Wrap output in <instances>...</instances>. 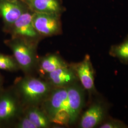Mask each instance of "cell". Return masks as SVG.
I'll list each match as a JSON object with an SVG mask.
<instances>
[{"instance_id":"obj_1","label":"cell","mask_w":128,"mask_h":128,"mask_svg":"<svg viewBox=\"0 0 128 128\" xmlns=\"http://www.w3.org/2000/svg\"><path fill=\"white\" fill-rule=\"evenodd\" d=\"M12 86L24 109L40 106L54 87L44 79L31 75H24L15 79Z\"/></svg>"},{"instance_id":"obj_2","label":"cell","mask_w":128,"mask_h":128,"mask_svg":"<svg viewBox=\"0 0 128 128\" xmlns=\"http://www.w3.org/2000/svg\"><path fill=\"white\" fill-rule=\"evenodd\" d=\"M53 125L69 126V105L66 88H54L40 106Z\"/></svg>"},{"instance_id":"obj_3","label":"cell","mask_w":128,"mask_h":128,"mask_svg":"<svg viewBox=\"0 0 128 128\" xmlns=\"http://www.w3.org/2000/svg\"><path fill=\"white\" fill-rule=\"evenodd\" d=\"M4 42L12 51V56L24 75L33 76L38 69V44L20 38H10Z\"/></svg>"},{"instance_id":"obj_4","label":"cell","mask_w":128,"mask_h":128,"mask_svg":"<svg viewBox=\"0 0 128 128\" xmlns=\"http://www.w3.org/2000/svg\"><path fill=\"white\" fill-rule=\"evenodd\" d=\"M24 108L12 86L0 93V128H14Z\"/></svg>"},{"instance_id":"obj_5","label":"cell","mask_w":128,"mask_h":128,"mask_svg":"<svg viewBox=\"0 0 128 128\" xmlns=\"http://www.w3.org/2000/svg\"><path fill=\"white\" fill-rule=\"evenodd\" d=\"M60 14L33 12L32 22L37 32L42 38L52 37L62 32Z\"/></svg>"},{"instance_id":"obj_6","label":"cell","mask_w":128,"mask_h":128,"mask_svg":"<svg viewBox=\"0 0 128 128\" xmlns=\"http://www.w3.org/2000/svg\"><path fill=\"white\" fill-rule=\"evenodd\" d=\"M33 14L28 9L17 20L8 32L12 38H20L38 44L42 37L34 27Z\"/></svg>"},{"instance_id":"obj_7","label":"cell","mask_w":128,"mask_h":128,"mask_svg":"<svg viewBox=\"0 0 128 128\" xmlns=\"http://www.w3.org/2000/svg\"><path fill=\"white\" fill-rule=\"evenodd\" d=\"M69 105V126L75 124L85 105V89L79 81L66 87Z\"/></svg>"},{"instance_id":"obj_8","label":"cell","mask_w":128,"mask_h":128,"mask_svg":"<svg viewBox=\"0 0 128 128\" xmlns=\"http://www.w3.org/2000/svg\"><path fill=\"white\" fill-rule=\"evenodd\" d=\"M78 76V80L90 96L97 94L94 84V72L90 56L85 55L82 61L76 63H71Z\"/></svg>"},{"instance_id":"obj_9","label":"cell","mask_w":128,"mask_h":128,"mask_svg":"<svg viewBox=\"0 0 128 128\" xmlns=\"http://www.w3.org/2000/svg\"><path fill=\"white\" fill-rule=\"evenodd\" d=\"M108 106L104 101H94L82 115L79 127L93 128L99 126L104 120L107 114Z\"/></svg>"},{"instance_id":"obj_10","label":"cell","mask_w":128,"mask_h":128,"mask_svg":"<svg viewBox=\"0 0 128 128\" xmlns=\"http://www.w3.org/2000/svg\"><path fill=\"white\" fill-rule=\"evenodd\" d=\"M28 9L20 0H0V16L4 22L5 32L8 33L14 23Z\"/></svg>"},{"instance_id":"obj_11","label":"cell","mask_w":128,"mask_h":128,"mask_svg":"<svg viewBox=\"0 0 128 128\" xmlns=\"http://www.w3.org/2000/svg\"><path fill=\"white\" fill-rule=\"evenodd\" d=\"M42 78L54 88H66L79 81L70 64L57 69Z\"/></svg>"},{"instance_id":"obj_12","label":"cell","mask_w":128,"mask_h":128,"mask_svg":"<svg viewBox=\"0 0 128 128\" xmlns=\"http://www.w3.org/2000/svg\"><path fill=\"white\" fill-rule=\"evenodd\" d=\"M33 12H42L61 15L64 7L61 0H20Z\"/></svg>"},{"instance_id":"obj_13","label":"cell","mask_w":128,"mask_h":128,"mask_svg":"<svg viewBox=\"0 0 128 128\" xmlns=\"http://www.w3.org/2000/svg\"><path fill=\"white\" fill-rule=\"evenodd\" d=\"M68 64L58 54H50L38 58L37 71L42 77Z\"/></svg>"},{"instance_id":"obj_14","label":"cell","mask_w":128,"mask_h":128,"mask_svg":"<svg viewBox=\"0 0 128 128\" xmlns=\"http://www.w3.org/2000/svg\"><path fill=\"white\" fill-rule=\"evenodd\" d=\"M24 114L37 128H49L53 126L48 116L40 106H30L25 108Z\"/></svg>"},{"instance_id":"obj_15","label":"cell","mask_w":128,"mask_h":128,"mask_svg":"<svg viewBox=\"0 0 128 128\" xmlns=\"http://www.w3.org/2000/svg\"><path fill=\"white\" fill-rule=\"evenodd\" d=\"M109 54L124 63H128V35L122 43L110 47Z\"/></svg>"},{"instance_id":"obj_16","label":"cell","mask_w":128,"mask_h":128,"mask_svg":"<svg viewBox=\"0 0 128 128\" xmlns=\"http://www.w3.org/2000/svg\"><path fill=\"white\" fill-rule=\"evenodd\" d=\"M0 70L9 72H17L20 70L14 56L0 53Z\"/></svg>"},{"instance_id":"obj_17","label":"cell","mask_w":128,"mask_h":128,"mask_svg":"<svg viewBox=\"0 0 128 128\" xmlns=\"http://www.w3.org/2000/svg\"><path fill=\"white\" fill-rule=\"evenodd\" d=\"M98 127L101 128H128V125L119 120L109 118L105 119Z\"/></svg>"},{"instance_id":"obj_18","label":"cell","mask_w":128,"mask_h":128,"mask_svg":"<svg viewBox=\"0 0 128 128\" xmlns=\"http://www.w3.org/2000/svg\"><path fill=\"white\" fill-rule=\"evenodd\" d=\"M15 128H37L27 117L23 114L14 125Z\"/></svg>"},{"instance_id":"obj_19","label":"cell","mask_w":128,"mask_h":128,"mask_svg":"<svg viewBox=\"0 0 128 128\" xmlns=\"http://www.w3.org/2000/svg\"><path fill=\"white\" fill-rule=\"evenodd\" d=\"M4 79L0 73V86H3Z\"/></svg>"},{"instance_id":"obj_20","label":"cell","mask_w":128,"mask_h":128,"mask_svg":"<svg viewBox=\"0 0 128 128\" xmlns=\"http://www.w3.org/2000/svg\"><path fill=\"white\" fill-rule=\"evenodd\" d=\"M4 87L3 86H0V93L2 91V90L4 89Z\"/></svg>"},{"instance_id":"obj_21","label":"cell","mask_w":128,"mask_h":128,"mask_svg":"<svg viewBox=\"0 0 128 128\" xmlns=\"http://www.w3.org/2000/svg\"></svg>"}]
</instances>
